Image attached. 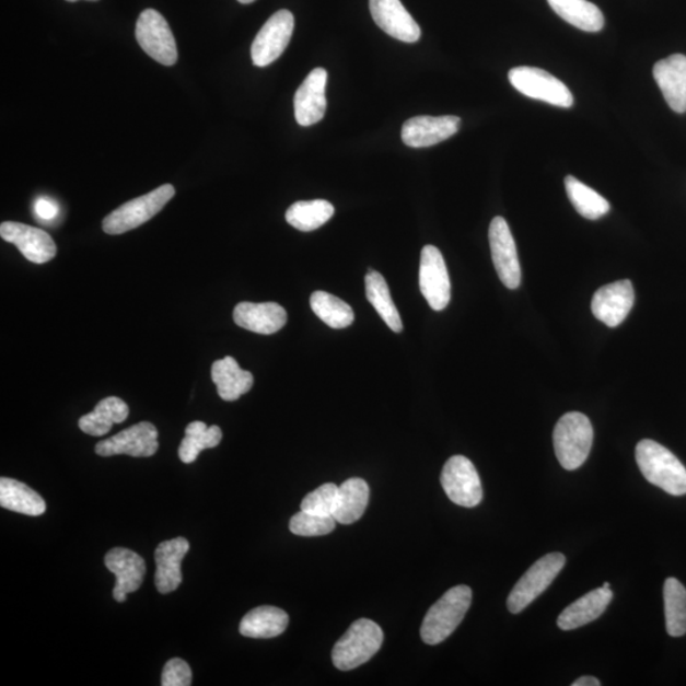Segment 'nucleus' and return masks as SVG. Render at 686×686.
<instances>
[{
  "mask_svg": "<svg viewBox=\"0 0 686 686\" xmlns=\"http://www.w3.org/2000/svg\"><path fill=\"white\" fill-rule=\"evenodd\" d=\"M636 461L650 484L672 496L686 495V468L668 449L642 440L636 447Z\"/></svg>",
  "mask_w": 686,
  "mask_h": 686,
  "instance_id": "1",
  "label": "nucleus"
},
{
  "mask_svg": "<svg viewBox=\"0 0 686 686\" xmlns=\"http://www.w3.org/2000/svg\"><path fill=\"white\" fill-rule=\"evenodd\" d=\"M470 604V588L461 585L446 591L426 614L421 627L423 642L431 646L444 642L461 625Z\"/></svg>",
  "mask_w": 686,
  "mask_h": 686,
  "instance_id": "2",
  "label": "nucleus"
},
{
  "mask_svg": "<svg viewBox=\"0 0 686 686\" xmlns=\"http://www.w3.org/2000/svg\"><path fill=\"white\" fill-rule=\"evenodd\" d=\"M594 429L589 417L570 412L561 417L554 432L555 452L567 470L579 469L586 462L593 446Z\"/></svg>",
  "mask_w": 686,
  "mask_h": 686,
  "instance_id": "3",
  "label": "nucleus"
},
{
  "mask_svg": "<svg viewBox=\"0 0 686 686\" xmlns=\"http://www.w3.org/2000/svg\"><path fill=\"white\" fill-rule=\"evenodd\" d=\"M383 640V630L373 620L354 621L334 648L335 666L342 672H350L367 664L381 650Z\"/></svg>",
  "mask_w": 686,
  "mask_h": 686,
  "instance_id": "4",
  "label": "nucleus"
},
{
  "mask_svg": "<svg viewBox=\"0 0 686 686\" xmlns=\"http://www.w3.org/2000/svg\"><path fill=\"white\" fill-rule=\"evenodd\" d=\"M176 190L172 185H163L152 193L125 202L104 220V232L109 235L124 234L146 224L167 205Z\"/></svg>",
  "mask_w": 686,
  "mask_h": 686,
  "instance_id": "5",
  "label": "nucleus"
},
{
  "mask_svg": "<svg viewBox=\"0 0 686 686\" xmlns=\"http://www.w3.org/2000/svg\"><path fill=\"white\" fill-rule=\"evenodd\" d=\"M566 557L562 554H549L536 561L512 589L508 598V608L512 614L522 613L536 597L546 591L562 571Z\"/></svg>",
  "mask_w": 686,
  "mask_h": 686,
  "instance_id": "6",
  "label": "nucleus"
},
{
  "mask_svg": "<svg viewBox=\"0 0 686 686\" xmlns=\"http://www.w3.org/2000/svg\"><path fill=\"white\" fill-rule=\"evenodd\" d=\"M509 81L516 91L526 97L563 108L573 105V96L569 86L546 70L518 67L510 70Z\"/></svg>",
  "mask_w": 686,
  "mask_h": 686,
  "instance_id": "7",
  "label": "nucleus"
},
{
  "mask_svg": "<svg viewBox=\"0 0 686 686\" xmlns=\"http://www.w3.org/2000/svg\"><path fill=\"white\" fill-rule=\"evenodd\" d=\"M138 43L160 65L175 66L178 59L177 44L168 22L155 10H146L139 15L136 28Z\"/></svg>",
  "mask_w": 686,
  "mask_h": 686,
  "instance_id": "8",
  "label": "nucleus"
},
{
  "mask_svg": "<svg viewBox=\"0 0 686 686\" xmlns=\"http://www.w3.org/2000/svg\"><path fill=\"white\" fill-rule=\"evenodd\" d=\"M441 486L449 499L463 508H476L484 499L478 472L468 457L452 456L441 472Z\"/></svg>",
  "mask_w": 686,
  "mask_h": 686,
  "instance_id": "9",
  "label": "nucleus"
},
{
  "mask_svg": "<svg viewBox=\"0 0 686 686\" xmlns=\"http://www.w3.org/2000/svg\"><path fill=\"white\" fill-rule=\"evenodd\" d=\"M294 25V15L287 10L276 12L268 19L252 44V61L256 67L270 66L281 57L293 36Z\"/></svg>",
  "mask_w": 686,
  "mask_h": 686,
  "instance_id": "10",
  "label": "nucleus"
},
{
  "mask_svg": "<svg viewBox=\"0 0 686 686\" xmlns=\"http://www.w3.org/2000/svg\"><path fill=\"white\" fill-rule=\"evenodd\" d=\"M492 261L503 286L515 290L522 282V268H520L516 244L510 226L501 217H496L488 232Z\"/></svg>",
  "mask_w": 686,
  "mask_h": 686,
  "instance_id": "11",
  "label": "nucleus"
},
{
  "mask_svg": "<svg viewBox=\"0 0 686 686\" xmlns=\"http://www.w3.org/2000/svg\"><path fill=\"white\" fill-rule=\"evenodd\" d=\"M420 289L433 311H444L452 298L451 279L443 255L435 246L421 252Z\"/></svg>",
  "mask_w": 686,
  "mask_h": 686,
  "instance_id": "12",
  "label": "nucleus"
},
{
  "mask_svg": "<svg viewBox=\"0 0 686 686\" xmlns=\"http://www.w3.org/2000/svg\"><path fill=\"white\" fill-rule=\"evenodd\" d=\"M158 430L151 422H140L118 432L117 435L102 440L96 445L100 456L130 455L149 457L158 452Z\"/></svg>",
  "mask_w": 686,
  "mask_h": 686,
  "instance_id": "13",
  "label": "nucleus"
},
{
  "mask_svg": "<svg viewBox=\"0 0 686 686\" xmlns=\"http://www.w3.org/2000/svg\"><path fill=\"white\" fill-rule=\"evenodd\" d=\"M2 239L14 244L30 263L46 264L57 256L58 247L51 235L35 226L22 223L4 222L0 225Z\"/></svg>",
  "mask_w": 686,
  "mask_h": 686,
  "instance_id": "14",
  "label": "nucleus"
},
{
  "mask_svg": "<svg viewBox=\"0 0 686 686\" xmlns=\"http://www.w3.org/2000/svg\"><path fill=\"white\" fill-rule=\"evenodd\" d=\"M635 304V289L629 280L608 283L598 289L591 302L595 318L608 327H618L628 317Z\"/></svg>",
  "mask_w": 686,
  "mask_h": 686,
  "instance_id": "15",
  "label": "nucleus"
},
{
  "mask_svg": "<svg viewBox=\"0 0 686 686\" xmlns=\"http://www.w3.org/2000/svg\"><path fill=\"white\" fill-rule=\"evenodd\" d=\"M460 126L457 116H416L402 126V140L407 147L428 148L453 137Z\"/></svg>",
  "mask_w": 686,
  "mask_h": 686,
  "instance_id": "16",
  "label": "nucleus"
},
{
  "mask_svg": "<svg viewBox=\"0 0 686 686\" xmlns=\"http://www.w3.org/2000/svg\"><path fill=\"white\" fill-rule=\"evenodd\" d=\"M370 13L385 34L407 44L419 42L421 28L400 0H369Z\"/></svg>",
  "mask_w": 686,
  "mask_h": 686,
  "instance_id": "17",
  "label": "nucleus"
},
{
  "mask_svg": "<svg viewBox=\"0 0 686 686\" xmlns=\"http://www.w3.org/2000/svg\"><path fill=\"white\" fill-rule=\"evenodd\" d=\"M105 565L116 575L114 597L118 603H124L128 594L136 593L144 581L146 561L136 551L114 548L106 555Z\"/></svg>",
  "mask_w": 686,
  "mask_h": 686,
  "instance_id": "18",
  "label": "nucleus"
},
{
  "mask_svg": "<svg viewBox=\"0 0 686 686\" xmlns=\"http://www.w3.org/2000/svg\"><path fill=\"white\" fill-rule=\"evenodd\" d=\"M327 78L326 69H314L295 93V118L297 123L304 128L319 123L325 117Z\"/></svg>",
  "mask_w": 686,
  "mask_h": 686,
  "instance_id": "19",
  "label": "nucleus"
},
{
  "mask_svg": "<svg viewBox=\"0 0 686 686\" xmlns=\"http://www.w3.org/2000/svg\"><path fill=\"white\" fill-rule=\"evenodd\" d=\"M656 81L670 108L677 114L686 113V57L682 54L662 59L653 67Z\"/></svg>",
  "mask_w": 686,
  "mask_h": 686,
  "instance_id": "20",
  "label": "nucleus"
},
{
  "mask_svg": "<svg viewBox=\"0 0 686 686\" xmlns=\"http://www.w3.org/2000/svg\"><path fill=\"white\" fill-rule=\"evenodd\" d=\"M190 550V543L185 538L165 540L155 549V588L161 594H170L183 582L181 563Z\"/></svg>",
  "mask_w": 686,
  "mask_h": 686,
  "instance_id": "21",
  "label": "nucleus"
},
{
  "mask_svg": "<svg viewBox=\"0 0 686 686\" xmlns=\"http://www.w3.org/2000/svg\"><path fill=\"white\" fill-rule=\"evenodd\" d=\"M236 326L259 335H274L287 325L288 314L278 303L243 302L234 307Z\"/></svg>",
  "mask_w": 686,
  "mask_h": 686,
  "instance_id": "22",
  "label": "nucleus"
},
{
  "mask_svg": "<svg viewBox=\"0 0 686 686\" xmlns=\"http://www.w3.org/2000/svg\"><path fill=\"white\" fill-rule=\"evenodd\" d=\"M613 598L611 589L598 588L578 598L559 615L557 626L562 630H572L589 625L602 617Z\"/></svg>",
  "mask_w": 686,
  "mask_h": 686,
  "instance_id": "23",
  "label": "nucleus"
},
{
  "mask_svg": "<svg viewBox=\"0 0 686 686\" xmlns=\"http://www.w3.org/2000/svg\"><path fill=\"white\" fill-rule=\"evenodd\" d=\"M211 380L217 385L219 397L233 402L240 399L254 386V375L243 370L232 357L218 360L211 367Z\"/></svg>",
  "mask_w": 686,
  "mask_h": 686,
  "instance_id": "24",
  "label": "nucleus"
},
{
  "mask_svg": "<svg viewBox=\"0 0 686 686\" xmlns=\"http://www.w3.org/2000/svg\"><path fill=\"white\" fill-rule=\"evenodd\" d=\"M0 507L27 516H42L46 502L33 488L12 478L0 479Z\"/></svg>",
  "mask_w": 686,
  "mask_h": 686,
  "instance_id": "25",
  "label": "nucleus"
},
{
  "mask_svg": "<svg viewBox=\"0 0 686 686\" xmlns=\"http://www.w3.org/2000/svg\"><path fill=\"white\" fill-rule=\"evenodd\" d=\"M129 407L121 398L107 397L102 399L94 411L79 420V429L91 437H104L113 429L114 423H123L129 417Z\"/></svg>",
  "mask_w": 686,
  "mask_h": 686,
  "instance_id": "26",
  "label": "nucleus"
},
{
  "mask_svg": "<svg viewBox=\"0 0 686 686\" xmlns=\"http://www.w3.org/2000/svg\"><path fill=\"white\" fill-rule=\"evenodd\" d=\"M289 615L275 606H258L241 621L240 632L248 638H274L286 632Z\"/></svg>",
  "mask_w": 686,
  "mask_h": 686,
  "instance_id": "27",
  "label": "nucleus"
},
{
  "mask_svg": "<svg viewBox=\"0 0 686 686\" xmlns=\"http://www.w3.org/2000/svg\"><path fill=\"white\" fill-rule=\"evenodd\" d=\"M369 502V486L364 479H347L338 487V497L334 518L345 525L358 522L364 515Z\"/></svg>",
  "mask_w": 686,
  "mask_h": 686,
  "instance_id": "28",
  "label": "nucleus"
},
{
  "mask_svg": "<svg viewBox=\"0 0 686 686\" xmlns=\"http://www.w3.org/2000/svg\"><path fill=\"white\" fill-rule=\"evenodd\" d=\"M548 3L559 18L579 30L598 33L604 27L603 12L589 0H548Z\"/></svg>",
  "mask_w": 686,
  "mask_h": 686,
  "instance_id": "29",
  "label": "nucleus"
},
{
  "mask_svg": "<svg viewBox=\"0 0 686 686\" xmlns=\"http://www.w3.org/2000/svg\"><path fill=\"white\" fill-rule=\"evenodd\" d=\"M367 298L375 307L377 314L386 323L393 333L399 334L404 329L397 306L394 305L388 283L380 272L369 270L365 278Z\"/></svg>",
  "mask_w": 686,
  "mask_h": 686,
  "instance_id": "30",
  "label": "nucleus"
},
{
  "mask_svg": "<svg viewBox=\"0 0 686 686\" xmlns=\"http://www.w3.org/2000/svg\"><path fill=\"white\" fill-rule=\"evenodd\" d=\"M566 193L569 196L575 211L585 219L597 220L608 214L611 204L598 195L593 188L582 184L581 181L573 176H567L565 179Z\"/></svg>",
  "mask_w": 686,
  "mask_h": 686,
  "instance_id": "31",
  "label": "nucleus"
},
{
  "mask_svg": "<svg viewBox=\"0 0 686 686\" xmlns=\"http://www.w3.org/2000/svg\"><path fill=\"white\" fill-rule=\"evenodd\" d=\"M335 216L334 205L326 200L298 201L288 209L287 222L301 232H313Z\"/></svg>",
  "mask_w": 686,
  "mask_h": 686,
  "instance_id": "32",
  "label": "nucleus"
},
{
  "mask_svg": "<svg viewBox=\"0 0 686 686\" xmlns=\"http://www.w3.org/2000/svg\"><path fill=\"white\" fill-rule=\"evenodd\" d=\"M223 439L219 426H210L201 421L187 425L186 435L178 449L179 460L186 464L194 463L205 449L217 447Z\"/></svg>",
  "mask_w": 686,
  "mask_h": 686,
  "instance_id": "33",
  "label": "nucleus"
},
{
  "mask_svg": "<svg viewBox=\"0 0 686 686\" xmlns=\"http://www.w3.org/2000/svg\"><path fill=\"white\" fill-rule=\"evenodd\" d=\"M311 307L319 319L330 328L342 329L352 325V307L326 291H315L311 297Z\"/></svg>",
  "mask_w": 686,
  "mask_h": 686,
  "instance_id": "34",
  "label": "nucleus"
},
{
  "mask_svg": "<svg viewBox=\"0 0 686 686\" xmlns=\"http://www.w3.org/2000/svg\"><path fill=\"white\" fill-rule=\"evenodd\" d=\"M666 630L672 637L686 633V589L681 581L670 578L664 585Z\"/></svg>",
  "mask_w": 686,
  "mask_h": 686,
  "instance_id": "35",
  "label": "nucleus"
},
{
  "mask_svg": "<svg viewBox=\"0 0 686 686\" xmlns=\"http://www.w3.org/2000/svg\"><path fill=\"white\" fill-rule=\"evenodd\" d=\"M334 516L312 514L302 510L290 520V532L301 536H321L333 533L336 527Z\"/></svg>",
  "mask_w": 686,
  "mask_h": 686,
  "instance_id": "36",
  "label": "nucleus"
},
{
  "mask_svg": "<svg viewBox=\"0 0 686 686\" xmlns=\"http://www.w3.org/2000/svg\"><path fill=\"white\" fill-rule=\"evenodd\" d=\"M338 497V487L334 484H326L317 490L306 495L301 508L312 514L334 516Z\"/></svg>",
  "mask_w": 686,
  "mask_h": 686,
  "instance_id": "37",
  "label": "nucleus"
},
{
  "mask_svg": "<svg viewBox=\"0 0 686 686\" xmlns=\"http://www.w3.org/2000/svg\"><path fill=\"white\" fill-rule=\"evenodd\" d=\"M161 684L163 686H190L193 684L191 667L184 660H170L163 668Z\"/></svg>",
  "mask_w": 686,
  "mask_h": 686,
  "instance_id": "38",
  "label": "nucleus"
},
{
  "mask_svg": "<svg viewBox=\"0 0 686 686\" xmlns=\"http://www.w3.org/2000/svg\"><path fill=\"white\" fill-rule=\"evenodd\" d=\"M35 214L44 222H50L59 216V205L49 197H39L35 202Z\"/></svg>",
  "mask_w": 686,
  "mask_h": 686,
  "instance_id": "39",
  "label": "nucleus"
},
{
  "mask_svg": "<svg viewBox=\"0 0 686 686\" xmlns=\"http://www.w3.org/2000/svg\"><path fill=\"white\" fill-rule=\"evenodd\" d=\"M601 681L594 676H582L580 679L572 683V686H601Z\"/></svg>",
  "mask_w": 686,
  "mask_h": 686,
  "instance_id": "40",
  "label": "nucleus"
},
{
  "mask_svg": "<svg viewBox=\"0 0 686 686\" xmlns=\"http://www.w3.org/2000/svg\"><path fill=\"white\" fill-rule=\"evenodd\" d=\"M239 2L242 4H251V3L256 2V0H239Z\"/></svg>",
  "mask_w": 686,
  "mask_h": 686,
  "instance_id": "41",
  "label": "nucleus"
},
{
  "mask_svg": "<svg viewBox=\"0 0 686 686\" xmlns=\"http://www.w3.org/2000/svg\"><path fill=\"white\" fill-rule=\"evenodd\" d=\"M67 2L74 3L78 2V0H67ZM90 2H97V0H90Z\"/></svg>",
  "mask_w": 686,
  "mask_h": 686,
  "instance_id": "42",
  "label": "nucleus"
},
{
  "mask_svg": "<svg viewBox=\"0 0 686 686\" xmlns=\"http://www.w3.org/2000/svg\"><path fill=\"white\" fill-rule=\"evenodd\" d=\"M603 588H605V589H611V583H609V582H604Z\"/></svg>",
  "mask_w": 686,
  "mask_h": 686,
  "instance_id": "43",
  "label": "nucleus"
}]
</instances>
